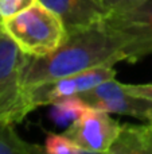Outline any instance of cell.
I'll list each match as a JSON object with an SVG mask.
<instances>
[{"label":"cell","instance_id":"cell-1","mask_svg":"<svg viewBox=\"0 0 152 154\" xmlns=\"http://www.w3.org/2000/svg\"><path fill=\"white\" fill-rule=\"evenodd\" d=\"M128 42L121 34L101 23L66 31L63 42L53 53L43 57L28 56L24 66V87L90 70L100 66H115L127 61Z\"/></svg>","mask_w":152,"mask_h":154},{"label":"cell","instance_id":"cell-2","mask_svg":"<svg viewBox=\"0 0 152 154\" xmlns=\"http://www.w3.org/2000/svg\"><path fill=\"white\" fill-rule=\"evenodd\" d=\"M1 24L23 53L31 57L53 53L66 37V29L61 19L38 2L18 15L3 20Z\"/></svg>","mask_w":152,"mask_h":154},{"label":"cell","instance_id":"cell-3","mask_svg":"<svg viewBox=\"0 0 152 154\" xmlns=\"http://www.w3.org/2000/svg\"><path fill=\"white\" fill-rule=\"evenodd\" d=\"M27 56L3 30L0 34V122L15 125L34 111L24 87Z\"/></svg>","mask_w":152,"mask_h":154},{"label":"cell","instance_id":"cell-4","mask_svg":"<svg viewBox=\"0 0 152 154\" xmlns=\"http://www.w3.org/2000/svg\"><path fill=\"white\" fill-rule=\"evenodd\" d=\"M104 22L127 39L128 62L152 54V0L125 12L109 14Z\"/></svg>","mask_w":152,"mask_h":154},{"label":"cell","instance_id":"cell-5","mask_svg":"<svg viewBox=\"0 0 152 154\" xmlns=\"http://www.w3.org/2000/svg\"><path fill=\"white\" fill-rule=\"evenodd\" d=\"M115 77L116 70L113 66H100L27 88V92L32 107L37 109L38 107L51 106L63 99L80 96L96 85Z\"/></svg>","mask_w":152,"mask_h":154},{"label":"cell","instance_id":"cell-6","mask_svg":"<svg viewBox=\"0 0 152 154\" xmlns=\"http://www.w3.org/2000/svg\"><path fill=\"white\" fill-rule=\"evenodd\" d=\"M121 128L123 125L110 114L89 107L63 134L85 152L104 154L116 141Z\"/></svg>","mask_w":152,"mask_h":154},{"label":"cell","instance_id":"cell-7","mask_svg":"<svg viewBox=\"0 0 152 154\" xmlns=\"http://www.w3.org/2000/svg\"><path fill=\"white\" fill-rule=\"evenodd\" d=\"M80 97L92 108L101 109L108 114L127 115L144 122H147L148 112L152 107L151 101L131 95L127 85L116 79L96 85L88 92L81 93Z\"/></svg>","mask_w":152,"mask_h":154},{"label":"cell","instance_id":"cell-8","mask_svg":"<svg viewBox=\"0 0 152 154\" xmlns=\"http://www.w3.org/2000/svg\"><path fill=\"white\" fill-rule=\"evenodd\" d=\"M62 20L66 31L101 23L108 15L98 0H37Z\"/></svg>","mask_w":152,"mask_h":154},{"label":"cell","instance_id":"cell-9","mask_svg":"<svg viewBox=\"0 0 152 154\" xmlns=\"http://www.w3.org/2000/svg\"><path fill=\"white\" fill-rule=\"evenodd\" d=\"M104 154H152L143 126L123 125L118 137Z\"/></svg>","mask_w":152,"mask_h":154},{"label":"cell","instance_id":"cell-10","mask_svg":"<svg viewBox=\"0 0 152 154\" xmlns=\"http://www.w3.org/2000/svg\"><path fill=\"white\" fill-rule=\"evenodd\" d=\"M89 107L80 96H73L51 104L48 116L55 126L67 128L77 119H80V116Z\"/></svg>","mask_w":152,"mask_h":154},{"label":"cell","instance_id":"cell-11","mask_svg":"<svg viewBox=\"0 0 152 154\" xmlns=\"http://www.w3.org/2000/svg\"><path fill=\"white\" fill-rule=\"evenodd\" d=\"M0 154H45V150L39 145L22 139L13 125L0 122Z\"/></svg>","mask_w":152,"mask_h":154},{"label":"cell","instance_id":"cell-12","mask_svg":"<svg viewBox=\"0 0 152 154\" xmlns=\"http://www.w3.org/2000/svg\"><path fill=\"white\" fill-rule=\"evenodd\" d=\"M45 154H83L85 150L80 149L65 134L48 133L43 146Z\"/></svg>","mask_w":152,"mask_h":154},{"label":"cell","instance_id":"cell-13","mask_svg":"<svg viewBox=\"0 0 152 154\" xmlns=\"http://www.w3.org/2000/svg\"><path fill=\"white\" fill-rule=\"evenodd\" d=\"M37 0H0V20L20 14L22 11L31 7Z\"/></svg>","mask_w":152,"mask_h":154},{"label":"cell","instance_id":"cell-14","mask_svg":"<svg viewBox=\"0 0 152 154\" xmlns=\"http://www.w3.org/2000/svg\"><path fill=\"white\" fill-rule=\"evenodd\" d=\"M109 14L125 12L142 5L147 0H98Z\"/></svg>","mask_w":152,"mask_h":154},{"label":"cell","instance_id":"cell-15","mask_svg":"<svg viewBox=\"0 0 152 154\" xmlns=\"http://www.w3.org/2000/svg\"><path fill=\"white\" fill-rule=\"evenodd\" d=\"M127 89L131 95L142 97L152 103V82L148 84H125Z\"/></svg>","mask_w":152,"mask_h":154},{"label":"cell","instance_id":"cell-16","mask_svg":"<svg viewBox=\"0 0 152 154\" xmlns=\"http://www.w3.org/2000/svg\"><path fill=\"white\" fill-rule=\"evenodd\" d=\"M143 128H144V133H145V137H147L148 142H150V145L152 146V125L147 123V125L143 126Z\"/></svg>","mask_w":152,"mask_h":154},{"label":"cell","instance_id":"cell-17","mask_svg":"<svg viewBox=\"0 0 152 154\" xmlns=\"http://www.w3.org/2000/svg\"><path fill=\"white\" fill-rule=\"evenodd\" d=\"M147 123L152 125V107L150 108V112H148V116H147Z\"/></svg>","mask_w":152,"mask_h":154},{"label":"cell","instance_id":"cell-18","mask_svg":"<svg viewBox=\"0 0 152 154\" xmlns=\"http://www.w3.org/2000/svg\"><path fill=\"white\" fill-rule=\"evenodd\" d=\"M83 154H102V153H90V152H83Z\"/></svg>","mask_w":152,"mask_h":154},{"label":"cell","instance_id":"cell-19","mask_svg":"<svg viewBox=\"0 0 152 154\" xmlns=\"http://www.w3.org/2000/svg\"><path fill=\"white\" fill-rule=\"evenodd\" d=\"M1 31H3V24H1V20H0V34H1Z\"/></svg>","mask_w":152,"mask_h":154}]
</instances>
